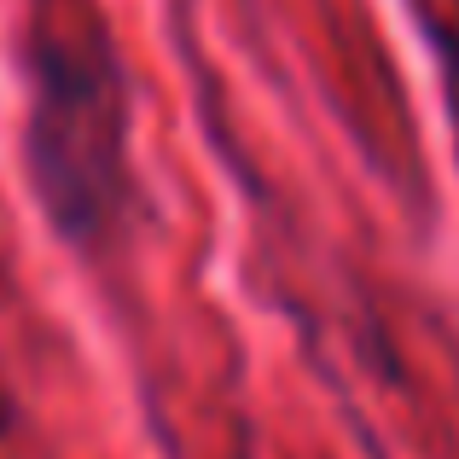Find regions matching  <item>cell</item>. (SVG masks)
Wrapping results in <instances>:
<instances>
[{
  "label": "cell",
  "instance_id": "cell-1",
  "mask_svg": "<svg viewBox=\"0 0 459 459\" xmlns=\"http://www.w3.org/2000/svg\"><path fill=\"white\" fill-rule=\"evenodd\" d=\"M23 163L47 227L65 245L100 250L134 221L140 192L128 163V76L105 35H35Z\"/></svg>",
  "mask_w": 459,
  "mask_h": 459
},
{
  "label": "cell",
  "instance_id": "cell-2",
  "mask_svg": "<svg viewBox=\"0 0 459 459\" xmlns=\"http://www.w3.org/2000/svg\"><path fill=\"white\" fill-rule=\"evenodd\" d=\"M430 53H437L442 105H448V140H454V163H459V23H430Z\"/></svg>",
  "mask_w": 459,
  "mask_h": 459
}]
</instances>
